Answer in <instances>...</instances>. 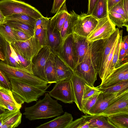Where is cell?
<instances>
[{"mask_svg":"<svg viewBox=\"0 0 128 128\" xmlns=\"http://www.w3.org/2000/svg\"><path fill=\"white\" fill-rule=\"evenodd\" d=\"M64 112L62 105L46 93L43 98L40 99L34 105L25 108L23 114L26 118L32 120L58 116Z\"/></svg>","mask_w":128,"mask_h":128,"instance_id":"obj_1","label":"cell"},{"mask_svg":"<svg viewBox=\"0 0 128 128\" xmlns=\"http://www.w3.org/2000/svg\"><path fill=\"white\" fill-rule=\"evenodd\" d=\"M13 94L24 102L29 103L36 101L38 98L46 92L51 84L45 87L35 86L29 84L19 80L9 78Z\"/></svg>","mask_w":128,"mask_h":128,"instance_id":"obj_2","label":"cell"},{"mask_svg":"<svg viewBox=\"0 0 128 128\" xmlns=\"http://www.w3.org/2000/svg\"><path fill=\"white\" fill-rule=\"evenodd\" d=\"M0 10L5 17L18 14H24L36 19L44 16L36 9L21 0H1Z\"/></svg>","mask_w":128,"mask_h":128,"instance_id":"obj_3","label":"cell"},{"mask_svg":"<svg viewBox=\"0 0 128 128\" xmlns=\"http://www.w3.org/2000/svg\"><path fill=\"white\" fill-rule=\"evenodd\" d=\"M0 69L5 74L8 79H18L38 87H45L48 86V82L24 69L9 66L2 60L0 61Z\"/></svg>","mask_w":128,"mask_h":128,"instance_id":"obj_4","label":"cell"},{"mask_svg":"<svg viewBox=\"0 0 128 128\" xmlns=\"http://www.w3.org/2000/svg\"><path fill=\"white\" fill-rule=\"evenodd\" d=\"M69 13L72 21V33L87 38L96 26L98 20L84 12L78 14L72 10Z\"/></svg>","mask_w":128,"mask_h":128,"instance_id":"obj_5","label":"cell"},{"mask_svg":"<svg viewBox=\"0 0 128 128\" xmlns=\"http://www.w3.org/2000/svg\"><path fill=\"white\" fill-rule=\"evenodd\" d=\"M74 72L89 85L94 86V83L97 80L98 73L91 62L88 48L83 60L76 66Z\"/></svg>","mask_w":128,"mask_h":128,"instance_id":"obj_6","label":"cell"},{"mask_svg":"<svg viewBox=\"0 0 128 128\" xmlns=\"http://www.w3.org/2000/svg\"><path fill=\"white\" fill-rule=\"evenodd\" d=\"M50 96L65 103L75 102V99L70 79L56 83L52 89L49 92Z\"/></svg>","mask_w":128,"mask_h":128,"instance_id":"obj_7","label":"cell"},{"mask_svg":"<svg viewBox=\"0 0 128 128\" xmlns=\"http://www.w3.org/2000/svg\"><path fill=\"white\" fill-rule=\"evenodd\" d=\"M116 26L110 20L108 16L98 20L96 26L87 38L92 42L108 38L116 30Z\"/></svg>","mask_w":128,"mask_h":128,"instance_id":"obj_8","label":"cell"},{"mask_svg":"<svg viewBox=\"0 0 128 128\" xmlns=\"http://www.w3.org/2000/svg\"><path fill=\"white\" fill-rule=\"evenodd\" d=\"M10 44L15 47L24 58L31 61L44 46L34 35L26 40L15 41Z\"/></svg>","mask_w":128,"mask_h":128,"instance_id":"obj_9","label":"cell"},{"mask_svg":"<svg viewBox=\"0 0 128 128\" xmlns=\"http://www.w3.org/2000/svg\"><path fill=\"white\" fill-rule=\"evenodd\" d=\"M52 52L49 46H44L32 60L33 74L47 82L44 72V68Z\"/></svg>","mask_w":128,"mask_h":128,"instance_id":"obj_10","label":"cell"},{"mask_svg":"<svg viewBox=\"0 0 128 128\" xmlns=\"http://www.w3.org/2000/svg\"><path fill=\"white\" fill-rule=\"evenodd\" d=\"M57 53L74 72L77 61L72 34L66 38Z\"/></svg>","mask_w":128,"mask_h":128,"instance_id":"obj_11","label":"cell"},{"mask_svg":"<svg viewBox=\"0 0 128 128\" xmlns=\"http://www.w3.org/2000/svg\"><path fill=\"white\" fill-rule=\"evenodd\" d=\"M127 92L128 90L120 93L106 94L101 91L95 104L89 110L88 114H101L110 104Z\"/></svg>","mask_w":128,"mask_h":128,"instance_id":"obj_12","label":"cell"},{"mask_svg":"<svg viewBox=\"0 0 128 128\" xmlns=\"http://www.w3.org/2000/svg\"><path fill=\"white\" fill-rule=\"evenodd\" d=\"M123 81H128V62L120 65L99 86L100 88L110 86L116 83Z\"/></svg>","mask_w":128,"mask_h":128,"instance_id":"obj_13","label":"cell"},{"mask_svg":"<svg viewBox=\"0 0 128 128\" xmlns=\"http://www.w3.org/2000/svg\"><path fill=\"white\" fill-rule=\"evenodd\" d=\"M104 40L101 39L90 42V56L93 66L98 74L101 64Z\"/></svg>","mask_w":128,"mask_h":128,"instance_id":"obj_14","label":"cell"},{"mask_svg":"<svg viewBox=\"0 0 128 128\" xmlns=\"http://www.w3.org/2000/svg\"><path fill=\"white\" fill-rule=\"evenodd\" d=\"M123 114H128V92L110 104L101 115L108 116Z\"/></svg>","mask_w":128,"mask_h":128,"instance_id":"obj_15","label":"cell"},{"mask_svg":"<svg viewBox=\"0 0 128 128\" xmlns=\"http://www.w3.org/2000/svg\"><path fill=\"white\" fill-rule=\"evenodd\" d=\"M22 114L20 110H7L0 116L2 124L0 128H13L18 126L21 122Z\"/></svg>","mask_w":128,"mask_h":128,"instance_id":"obj_16","label":"cell"},{"mask_svg":"<svg viewBox=\"0 0 128 128\" xmlns=\"http://www.w3.org/2000/svg\"><path fill=\"white\" fill-rule=\"evenodd\" d=\"M70 80L75 98V103L79 110L82 112V98L84 86L86 82L74 72Z\"/></svg>","mask_w":128,"mask_h":128,"instance_id":"obj_17","label":"cell"},{"mask_svg":"<svg viewBox=\"0 0 128 128\" xmlns=\"http://www.w3.org/2000/svg\"><path fill=\"white\" fill-rule=\"evenodd\" d=\"M53 54L58 82L70 79L74 72L58 53Z\"/></svg>","mask_w":128,"mask_h":128,"instance_id":"obj_18","label":"cell"},{"mask_svg":"<svg viewBox=\"0 0 128 128\" xmlns=\"http://www.w3.org/2000/svg\"><path fill=\"white\" fill-rule=\"evenodd\" d=\"M47 34L48 46L52 52L53 54L57 53L62 42L60 32L54 25L49 22Z\"/></svg>","mask_w":128,"mask_h":128,"instance_id":"obj_19","label":"cell"},{"mask_svg":"<svg viewBox=\"0 0 128 128\" xmlns=\"http://www.w3.org/2000/svg\"><path fill=\"white\" fill-rule=\"evenodd\" d=\"M72 34L77 57V65L81 62L84 58L88 50L90 42L87 41V38L74 33H72Z\"/></svg>","mask_w":128,"mask_h":128,"instance_id":"obj_20","label":"cell"},{"mask_svg":"<svg viewBox=\"0 0 128 128\" xmlns=\"http://www.w3.org/2000/svg\"><path fill=\"white\" fill-rule=\"evenodd\" d=\"M73 120L72 114L65 112L63 115L42 124L36 128H67Z\"/></svg>","mask_w":128,"mask_h":128,"instance_id":"obj_21","label":"cell"},{"mask_svg":"<svg viewBox=\"0 0 128 128\" xmlns=\"http://www.w3.org/2000/svg\"><path fill=\"white\" fill-rule=\"evenodd\" d=\"M84 116L88 122L90 128H115L109 122L107 116L101 114Z\"/></svg>","mask_w":128,"mask_h":128,"instance_id":"obj_22","label":"cell"},{"mask_svg":"<svg viewBox=\"0 0 128 128\" xmlns=\"http://www.w3.org/2000/svg\"><path fill=\"white\" fill-rule=\"evenodd\" d=\"M44 72L48 84L56 83L58 82L54 54L52 52L46 64Z\"/></svg>","mask_w":128,"mask_h":128,"instance_id":"obj_23","label":"cell"},{"mask_svg":"<svg viewBox=\"0 0 128 128\" xmlns=\"http://www.w3.org/2000/svg\"><path fill=\"white\" fill-rule=\"evenodd\" d=\"M4 54L5 59L3 61L5 64L13 67L22 68L16 54L10 44L6 41Z\"/></svg>","mask_w":128,"mask_h":128,"instance_id":"obj_24","label":"cell"},{"mask_svg":"<svg viewBox=\"0 0 128 128\" xmlns=\"http://www.w3.org/2000/svg\"><path fill=\"white\" fill-rule=\"evenodd\" d=\"M0 99L5 101L19 109L24 102L13 94L11 90L0 86Z\"/></svg>","mask_w":128,"mask_h":128,"instance_id":"obj_25","label":"cell"},{"mask_svg":"<svg viewBox=\"0 0 128 128\" xmlns=\"http://www.w3.org/2000/svg\"><path fill=\"white\" fill-rule=\"evenodd\" d=\"M91 15L98 20L108 16L107 2L105 0H98Z\"/></svg>","mask_w":128,"mask_h":128,"instance_id":"obj_26","label":"cell"},{"mask_svg":"<svg viewBox=\"0 0 128 128\" xmlns=\"http://www.w3.org/2000/svg\"><path fill=\"white\" fill-rule=\"evenodd\" d=\"M107 116L110 122L115 128H128V114H120Z\"/></svg>","mask_w":128,"mask_h":128,"instance_id":"obj_27","label":"cell"},{"mask_svg":"<svg viewBox=\"0 0 128 128\" xmlns=\"http://www.w3.org/2000/svg\"><path fill=\"white\" fill-rule=\"evenodd\" d=\"M100 90L103 93L106 94L124 92L128 90V81L118 82L108 87L100 88Z\"/></svg>","mask_w":128,"mask_h":128,"instance_id":"obj_28","label":"cell"},{"mask_svg":"<svg viewBox=\"0 0 128 128\" xmlns=\"http://www.w3.org/2000/svg\"><path fill=\"white\" fill-rule=\"evenodd\" d=\"M7 23L14 28L20 30L26 34L30 37L34 35V28L32 26L19 21L6 20Z\"/></svg>","mask_w":128,"mask_h":128,"instance_id":"obj_29","label":"cell"},{"mask_svg":"<svg viewBox=\"0 0 128 128\" xmlns=\"http://www.w3.org/2000/svg\"><path fill=\"white\" fill-rule=\"evenodd\" d=\"M6 20H14L19 21L35 26L36 19L27 14H14L5 17Z\"/></svg>","mask_w":128,"mask_h":128,"instance_id":"obj_30","label":"cell"},{"mask_svg":"<svg viewBox=\"0 0 128 128\" xmlns=\"http://www.w3.org/2000/svg\"><path fill=\"white\" fill-rule=\"evenodd\" d=\"M14 29L7 22L0 24V32L6 41L10 43L16 41L13 32Z\"/></svg>","mask_w":128,"mask_h":128,"instance_id":"obj_31","label":"cell"},{"mask_svg":"<svg viewBox=\"0 0 128 128\" xmlns=\"http://www.w3.org/2000/svg\"><path fill=\"white\" fill-rule=\"evenodd\" d=\"M34 32L35 37L41 45L48 46L47 30L38 25L34 26Z\"/></svg>","mask_w":128,"mask_h":128,"instance_id":"obj_32","label":"cell"},{"mask_svg":"<svg viewBox=\"0 0 128 128\" xmlns=\"http://www.w3.org/2000/svg\"><path fill=\"white\" fill-rule=\"evenodd\" d=\"M60 32L62 39L60 47L63 45L66 38L72 34V21L71 16L69 13L62 26Z\"/></svg>","mask_w":128,"mask_h":128,"instance_id":"obj_33","label":"cell"},{"mask_svg":"<svg viewBox=\"0 0 128 128\" xmlns=\"http://www.w3.org/2000/svg\"><path fill=\"white\" fill-rule=\"evenodd\" d=\"M108 16L112 22L119 28L125 26L128 31V21L121 15L114 12H108Z\"/></svg>","mask_w":128,"mask_h":128,"instance_id":"obj_34","label":"cell"},{"mask_svg":"<svg viewBox=\"0 0 128 128\" xmlns=\"http://www.w3.org/2000/svg\"><path fill=\"white\" fill-rule=\"evenodd\" d=\"M100 92L99 86L96 87L92 86L89 85L86 83L84 86L82 98V108L83 105L88 100L95 94L100 93Z\"/></svg>","mask_w":128,"mask_h":128,"instance_id":"obj_35","label":"cell"},{"mask_svg":"<svg viewBox=\"0 0 128 128\" xmlns=\"http://www.w3.org/2000/svg\"><path fill=\"white\" fill-rule=\"evenodd\" d=\"M122 30H119L118 40L113 56L110 75L112 72L114 70L119 66L118 62L119 52L120 44L122 38Z\"/></svg>","mask_w":128,"mask_h":128,"instance_id":"obj_36","label":"cell"},{"mask_svg":"<svg viewBox=\"0 0 128 128\" xmlns=\"http://www.w3.org/2000/svg\"><path fill=\"white\" fill-rule=\"evenodd\" d=\"M10 45L16 54L22 68L33 74L32 70V61L24 58L15 47L11 44Z\"/></svg>","mask_w":128,"mask_h":128,"instance_id":"obj_37","label":"cell"},{"mask_svg":"<svg viewBox=\"0 0 128 128\" xmlns=\"http://www.w3.org/2000/svg\"><path fill=\"white\" fill-rule=\"evenodd\" d=\"M90 128L88 122L84 116L72 122L67 128Z\"/></svg>","mask_w":128,"mask_h":128,"instance_id":"obj_38","label":"cell"},{"mask_svg":"<svg viewBox=\"0 0 128 128\" xmlns=\"http://www.w3.org/2000/svg\"><path fill=\"white\" fill-rule=\"evenodd\" d=\"M97 94L88 100L83 105L82 112L85 114H88L89 110L96 102L99 94Z\"/></svg>","mask_w":128,"mask_h":128,"instance_id":"obj_39","label":"cell"},{"mask_svg":"<svg viewBox=\"0 0 128 128\" xmlns=\"http://www.w3.org/2000/svg\"><path fill=\"white\" fill-rule=\"evenodd\" d=\"M127 62H128V54L126 53L124 48L123 42L122 40L119 52L118 62L119 66Z\"/></svg>","mask_w":128,"mask_h":128,"instance_id":"obj_40","label":"cell"},{"mask_svg":"<svg viewBox=\"0 0 128 128\" xmlns=\"http://www.w3.org/2000/svg\"><path fill=\"white\" fill-rule=\"evenodd\" d=\"M0 86L11 90V86L9 80L0 69Z\"/></svg>","mask_w":128,"mask_h":128,"instance_id":"obj_41","label":"cell"},{"mask_svg":"<svg viewBox=\"0 0 128 128\" xmlns=\"http://www.w3.org/2000/svg\"><path fill=\"white\" fill-rule=\"evenodd\" d=\"M13 32L16 41L26 40L31 37L24 32L14 28Z\"/></svg>","mask_w":128,"mask_h":128,"instance_id":"obj_42","label":"cell"},{"mask_svg":"<svg viewBox=\"0 0 128 128\" xmlns=\"http://www.w3.org/2000/svg\"><path fill=\"white\" fill-rule=\"evenodd\" d=\"M108 12H114L120 14L128 21V18L127 17L123 8L122 1L114 6Z\"/></svg>","mask_w":128,"mask_h":128,"instance_id":"obj_43","label":"cell"},{"mask_svg":"<svg viewBox=\"0 0 128 128\" xmlns=\"http://www.w3.org/2000/svg\"><path fill=\"white\" fill-rule=\"evenodd\" d=\"M50 18L44 16L36 19L35 26H40L44 29L47 30Z\"/></svg>","mask_w":128,"mask_h":128,"instance_id":"obj_44","label":"cell"},{"mask_svg":"<svg viewBox=\"0 0 128 128\" xmlns=\"http://www.w3.org/2000/svg\"><path fill=\"white\" fill-rule=\"evenodd\" d=\"M66 0H54L51 11L52 13H56L62 7Z\"/></svg>","mask_w":128,"mask_h":128,"instance_id":"obj_45","label":"cell"},{"mask_svg":"<svg viewBox=\"0 0 128 128\" xmlns=\"http://www.w3.org/2000/svg\"><path fill=\"white\" fill-rule=\"evenodd\" d=\"M0 108L4 110H20L16 107L0 99Z\"/></svg>","mask_w":128,"mask_h":128,"instance_id":"obj_46","label":"cell"},{"mask_svg":"<svg viewBox=\"0 0 128 128\" xmlns=\"http://www.w3.org/2000/svg\"><path fill=\"white\" fill-rule=\"evenodd\" d=\"M98 0H88V10L86 15H91L94 8Z\"/></svg>","mask_w":128,"mask_h":128,"instance_id":"obj_47","label":"cell"},{"mask_svg":"<svg viewBox=\"0 0 128 128\" xmlns=\"http://www.w3.org/2000/svg\"><path fill=\"white\" fill-rule=\"evenodd\" d=\"M122 0H108L107 4L108 12L114 6Z\"/></svg>","mask_w":128,"mask_h":128,"instance_id":"obj_48","label":"cell"},{"mask_svg":"<svg viewBox=\"0 0 128 128\" xmlns=\"http://www.w3.org/2000/svg\"><path fill=\"white\" fill-rule=\"evenodd\" d=\"M6 43V40L0 32V49L4 54Z\"/></svg>","mask_w":128,"mask_h":128,"instance_id":"obj_49","label":"cell"},{"mask_svg":"<svg viewBox=\"0 0 128 128\" xmlns=\"http://www.w3.org/2000/svg\"><path fill=\"white\" fill-rule=\"evenodd\" d=\"M122 41L123 42L124 49L126 53L128 54V35L122 38Z\"/></svg>","mask_w":128,"mask_h":128,"instance_id":"obj_50","label":"cell"},{"mask_svg":"<svg viewBox=\"0 0 128 128\" xmlns=\"http://www.w3.org/2000/svg\"><path fill=\"white\" fill-rule=\"evenodd\" d=\"M122 6L127 17L128 18V0H122Z\"/></svg>","mask_w":128,"mask_h":128,"instance_id":"obj_51","label":"cell"},{"mask_svg":"<svg viewBox=\"0 0 128 128\" xmlns=\"http://www.w3.org/2000/svg\"><path fill=\"white\" fill-rule=\"evenodd\" d=\"M6 22L5 17L0 10V24Z\"/></svg>","mask_w":128,"mask_h":128,"instance_id":"obj_52","label":"cell"},{"mask_svg":"<svg viewBox=\"0 0 128 128\" xmlns=\"http://www.w3.org/2000/svg\"><path fill=\"white\" fill-rule=\"evenodd\" d=\"M5 59L4 53L0 49V59L2 61H4Z\"/></svg>","mask_w":128,"mask_h":128,"instance_id":"obj_53","label":"cell"},{"mask_svg":"<svg viewBox=\"0 0 128 128\" xmlns=\"http://www.w3.org/2000/svg\"><path fill=\"white\" fill-rule=\"evenodd\" d=\"M5 110L0 108V116L5 111Z\"/></svg>","mask_w":128,"mask_h":128,"instance_id":"obj_54","label":"cell"},{"mask_svg":"<svg viewBox=\"0 0 128 128\" xmlns=\"http://www.w3.org/2000/svg\"><path fill=\"white\" fill-rule=\"evenodd\" d=\"M2 124V118L0 117V128Z\"/></svg>","mask_w":128,"mask_h":128,"instance_id":"obj_55","label":"cell"},{"mask_svg":"<svg viewBox=\"0 0 128 128\" xmlns=\"http://www.w3.org/2000/svg\"><path fill=\"white\" fill-rule=\"evenodd\" d=\"M107 0H105L106 1V2H107Z\"/></svg>","mask_w":128,"mask_h":128,"instance_id":"obj_56","label":"cell"}]
</instances>
